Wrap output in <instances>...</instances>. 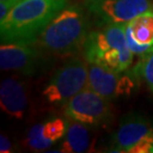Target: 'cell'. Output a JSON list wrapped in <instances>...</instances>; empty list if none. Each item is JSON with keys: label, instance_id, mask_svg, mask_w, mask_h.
Returning <instances> with one entry per match:
<instances>
[{"label": "cell", "instance_id": "cell-1", "mask_svg": "<svg viewBox=\"0 0 153 153\" xmlns=\"http://www.w3.org/2000/svg\"><path fill=\"white\" fill-rule=\"evenodd\" d=\"M67 0H20L0 22L1 43L35 44Z\"/></svg>", "mask_w": 153, "mask_h": 153}, {"label": "cell", "instance_id": "cell-2", "mask_svg": "<svg viewBox=\"0 0 153 153\" xmlns=\"http://www.w3.org/2000/svg\"><path fill=\"white\" fill-rule=\"evenodd\" d=\"M88 21L81 6L65 7L39 36L36 46L49 53L65 56L84 47L88 34Z\"/></svg>", "mask_w": 153, "mask_h": 153}, {"label": "cell", "instance_id": "cell-3", "mask_svg": "<svg viewBox=\"0 0 153 153\" xmlns=\"http://www.w3.org/2000/svg\"><path fill=\"white\" fill-rule=\"evenodd\" d=\"M88 62L72 58L55 72L43 90V97L51 105H66L73 97L87 88Z\"/></svg>", "mask_w": 153, "mask_h": 153}, {"label": "cell", "instance_id": "cell-4", "mask_svg": "<svg viewBox=\"0 0 153 153\" xmlns=\"http://www.w3.org/2000/svg\"><path fill=\"white\" fill-rule=\"evenodd\" d=\"M64 114L66 118L97 126L111 118V108L109 100L85 88L66 103Z\"/></svg>", "mask_w": 153, "mask_h": 153}, {"label": "cell", "instance_id": "cell-5", "mask_svg": "<svg viewBox=\"0 0 153 153\" xmlns=\"http://www.w3.org/2000/svg\"><path fill=\"white\" fill-rule=\"evenodd\" d=\"M85 8L103 24H125L153 11L151 0H85Z\"/></svg>", "mask_w": 153, "mask_h": 153}, {"label": "cell", "instance_id": "cell-6", "mask_svg": "<svg viewBox=\"0 0 153 153\" xmlns=\"http://www.w3.org/2000/svg\"><path fill=\"white\" fill-rule=\"evenodd\" d=\"M134 78H137L135 73L134 76H131V74H123V72L111 71L102 64L88 63L87 88L111 102L115 97L131 94L135 87Z\"/></svg>", "mask_w": 153, "mask_h": 153}, {"label": "cell", "instance_id": "cell-7", "mask_svg": "<svg viewBox=\"0 0 153 153\" xmlns=\"http://www.w3.org/2000/svg\"><path fill=\"white\" fill-rule=\"evenodd\" d=\"M82 48L85 59L88 63H99L103 54L111 49L129 52L125 35V24H106L100 31L88 32Z\"/></svg>", "mask_w": 153, "mask_h": 153}, {"label": "cell", "instance_id": "cell-8", "mask_svg": "<svg viewBox=\"0 0 153 153\" xmlns=\"http://www.w3.org/2000/svg\"><path fill=\"white\" fill-rule=\"evenodd\" d=\"M41 56V49L36 47V44L1 43L0 68L2 71L31 75L38 68Z\"/></svg>", "mask_w": 153, "mask_h": 153}, {"label": "cell", "instance_id": "cell-9", "mask_svg": "<svg viewBox=\"0 0 153 153\" xmlns=\"http://www.w3.org/2000/svg\"><path fill=\"white\" fill-rule=\"evenodd\" d=\"M151 132H153V127L146 118L141 115H128L123 118L118 129L112 136L114 151L129 152L136 143Z\"/></svg>", "mask_w": 153, "mask_h": 153}, {"label": "cell", "instance_id": "cell-10", "mask_svg": "<svg viewBox=\"0 0 153 153\" xmlns=\"http://www.w3.org/2000/svg\"><path fill=\"white\" fill-rule=\"evenodd\" d=\"M1 109L10 117L23 118L28 105L25 85L20 79L8 78L3 79L0 85Z\"/></svg>", "mask_w": 153, "mask_h": 153}, {"label": "cell", "instance_id": "cell-11", "mask_svg": "<svg viewBox=\"0 0 153 153\" xmlns=\"http://www.w3.org/2000/svg\"><path fill=\"white\" fill-rule=\"evenodd\" d=\"M67 131L61 151L65 153H81L91 146V134L87 124L67 118Z\"/></svg>", "mask_w": 153, "mask_h": 153}, {"label": "cell", "instance_id": "cell-12", "mask_svg": "<svg viewBox=\"0 0 153 153\" xmlns=\"http://www.w3.org/2000/svg\"><path fill=\"white\" fill-rule=\"evenodd\" d=\"M126 25L137 43L153 46V11L139 15Z\"/></svg>", "mask_w": 153, "mask_h": 153}, {"label": "cell", "instance_id": "cell-13", "mask_svg": "<svg viewBox=\"0 0 153 153\" xmlns=\"http://www.w3.org/2000/svg\"><path fill=\"white\" fill-rule=\"evenodd\" d=\"M133 72L146 82L153 93V47L147 53L142 55L141 60L134 68Z\"/></svg>", "mask_w": 153, "mask_h": 153}, {"label": "cell", "instance_id": "cell-14", "mask_svg": "<svg viewBox=\"0 0 153 153\" xmlns=\"http://www.w3.org/2000/svg\"><path fill=\"white\" fill-rule=\"evenodd\" d=\"M55 142L47 139L43 133V124H35L31 127L27 137V144L33 150H44L49 148Z\"/></svg>", "mask_w": 153, "mask_h": 153}, {"label": "cell", "instance_id": "cell-15", "mask_svg": "<svg viewBox=\"0 0 153 153\" xmlns=\"http://www.w3.org/2000/svg\"><path fill=\"white\" fill-rule=\"evenodd\" d=\"M67 122L61 118L51 119L43 124V133L47 139L53 142L60 140L66 134Z\"/></svg>", "mask_w": 153, "mask_h": 153}, {"label": "cell", "instance_id": "cell-16", "mask_svg": "<svg viewBox=\"0 0 153 153\" xmlns=\"http://www.w3.org/2000/svg\"><path fill=\"white\" fill-rule=\"evenodd\" d=\"M125 35H126L128 47H129L131 53L133 55H139V56H142V55H144L145 53H147L149 50H151V48L153 47V46L141 45V44H139V43H137L135 40H134L132 34H131L130 29L128 28L126 23H125Z\"/></svg>", "mask_w": 153, "mask_h": 153}, {"label": "cell", "instance_id": "cell-17", "mask_svg": "<svg viewBox=\"0 0 153 153\" xmlns=\"http://www.w3.org/2000/svg\"><path fill=\"white\" fill-rule=\"evenodd\" d=\"M129 153H153V132L136 143L129 150Z\"/></svg>", "mask_w": 153, "mask_h": 153}, {"label": "cell", "instance_id": "cell-18", "mask_svg": "<svg viewBox=\"0 0 153 153\" xmlns=\"http://www.w3.org/2000/svg\"><path fill=\"white\" fill-rule=\"evenodd\" d=\"M0 152H1V153L12 152L11 141L8 139L7 136L3 135V134L0 135Z\"/></svg>", "mask_w": 153, "mask_h": 153}, {"label": "cell", "instance_id": "cell-19", "mask_svg": "<svg viewBox=\"0 0 153 153\" xmlns=\"http://www.w3.org/2000/svg\"><path fill=\"white\" fill-rule=\"evenodd\" d=\"M15 5L11 4L9 2H1L0 3V22H2L3 20L7 17L9 12L11 11V9L14 7Z\"/></svg>", "mask_w": 153, "mask_h": 153}, {"label": "cell", "instance_id": "cell-20", "mask_svg": "<svg viewBox=\"0 0 153 153\" xmlns=\"http://www.w3.org/2000/svg\"><path fill=\"white\" fill-rule=\"evenodd\" d=\"M1 2H9V3H11V4H13V5H16L18 2L20 1V0H0Z\"/></svg>", "mask_w": 153, "mask_h": 153}]
</instances>
